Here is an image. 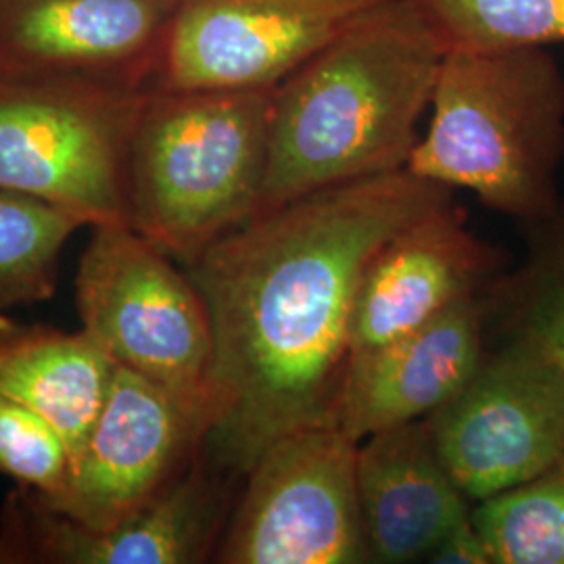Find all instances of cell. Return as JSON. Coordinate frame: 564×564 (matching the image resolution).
Instances as JSON below:
<instances>
[{"label":"cell","mask_w":564,"mask_h":564,"mask_svg":"<svg viewBox=\"0 0 564 564\" xmlns=\"http://www.w3.org/2000/svg\"><path fill=\"white\" fill-rule=\"evenodd\" d=\"M410 170L268 209L186 268L216 337L205 454L245 479L284 435L335 424L364 268L403 226L454 199Z\"/></svg>","instance_id":"1"},{"label":"cell","mask_w":564,"mask_h":564,"mask_svg":"<svg viewBox=\"0 0 564 564\" xmlns=\"http://www.w3.org/2000/svg\"><path fill=\"white\" fill-rule=\"evenodd\" d=\"M445 46L414 0H384L274 88L260 212L408 170Z\"/></svg>","instance_id":"2"},{"label":"cell","mask_w":564,"mask_h":564,"mask_svg":"<svg viewBox=\"0 0 564 564\" xmlns=\"http://www.w3.org/2000/svg\"><path fill=\"white\" fill-rule=\"evenodd\" d=\"M564 72L545 48L445 51L408 170L524 226L563 205Z\"/></svg>","instance_id":"3"},{"label":"cell","mask_w":564,"mask_h":564,"mask_svg":"<svg viewBox=\"0 0 564 564\" xmlns=\"http://www.w3.org/2000/svg\"><path fill=\"white\" fill-rule=\"evenodd\" d=\"M274 88H149L128 155V224L188 265L258 216Z\"/></svg>","instance_id":"4"},{"label":"cell","mask_w":564,"mask_h":564,"mask_svg":"<svg viewBox=\"0 0 564 564\" xmlns=\"http://www.w3.org/2000/svg\"><path fill=\"white\" fill-rule=\"evenodd\" d=\"M149 88L0 76V186L86 226L128 224V155Z\"/></svg>","instance_id":"5"},{"label":"cell","mask_w":564,"mask_h":564,"mask_svg":"<svg viewBox=\"0 0 564 564\" xmlns=\"http://www.w3.org/2000/svg\"><path fill=\"white\" fill-rule=\"evenodd\" d=\"M76 302L82 330L113 362L214 419V324L186 268L130 226H93Z\"/></svg>","instance_id":"6"},{"label":"cell","mask_w":564,"mask_h":564,"mask_svg":"<svg viewBox=\"0 0 564 564\" xmlns=\"http://www.w3.org/2000/svg\"><path fill=\"white\" fill-rule=\"evenodd\" d=\"M216 563H370L358 498V444L314 424L270 445L245 475Z\"/></svg>","instance_id":"7"},{"label":"cell","mask_w":564,"mask_h":564,"mask_svg":"<svg viewBox=\"0 0 564 564\" xmlns=\"http://www.w3.org/2000/svg\"><path fill=\"white\" fill-rule=\"evenodd\" d=\"M426 423L445 468L477 505L563 456L564 368L531 343L506 339Z\"/></svg>","instance_id":"8"},{"label":"cell","mask_w":564,"mask_h":564,"mask_svg":"<svg viewBox=\"0 0 564 564\" xmlns=\"http://www.w3.org/2000/svg\"><path fill=\"white\" fill-rule=\"evenodd\" d=\"M239 479L205 449L162 494L113 529H90L18 487L0 510V564H195L216 556Z\"/></svg>","instance_id":"9"},{"label":"cell","mask_w":564,"mask_h":564,"mask_svg":"<svg viewBox=\"0 0 564 564\" xmlns=\"http://www.w3.org/2000/svg\"><path fill=\"white\" fill-rule=\"evenodd\" d=\"M209 426L202 405L118 366L69 481L57 498L42 500L90 529H113L181 477Z\"/></svg>","instance_id":"10"},{"label":"cell","mask_w":564,"mask_h":564,"mask_svg":"<svg viewBox=\"0 0 564 564\" xmlns=\"http://www.w3.org/2000/svg\"><path fill=\"white\" fill-rule=\"evenodd\" d=\"M384 0H181L151 88H276Z\"/></svg>","instance_id":"11"},{"label":"cell","mask_w":564,"mask_h":564,"mask_svg":"<svg viewBox=\"0 0 564 564\" xmlns=\"http://www.w3.org/2000/svg\"><path fill=\"white\" fill-rule=\"evenodd\" d=\"M181 0H0V76L151 88Z\"/></svg>","instance_id":"12"},{"label":"cell","mask_w":564,"mask_h":564,"mask_svg":"<svg viewBox=\"0 0 564 564\" xmlns=\"http://www.w3.org/2000/svg\"><path fill=\"white\" fill-rule=\"evenodd\" d=\"M496 262V253L466 228L454 199L403 226L364 268L351 312L349 368L477 295Z\"/></svg>","instance_id":"13"},{"label":"cell","mask_w":564,"mask_h":564,"mask_svg":"<svg viewBox=\"0 0 564 564\" xmlns=\"http://www.w3.org/2000/svg\"><path fill=\"white\" fill-rule=\"evenodd\" d=\"M484 323V303L477 295L464 297L351 366L335 424L360 444L372 433L431 416L477 372L485 356Z\"/></svg>","instance_id":"14"},{"label":"cell","mask_w":564,"mask_h":564,"mask_svg":"<svg viewBox=\"0 0 564 564\" xmlns=\"http://www.w3.org/2000/svg\"><path fill=\"white\" fill-rule=\"evenodd\" d=\"M358 498L370 563H426L435 545L473 514L426 419L358 444Z\"/></svg>","instance_id":"15"},{"label":"cell","mask_w":564,"mask_h":564,"mask_svg":"<svg viewBox=\"0 0 564 564\" xmlns=\"http://www.w3.org/2000/svg\"><path fill=\"white\" fill-rule=\"evenodd\" d=\"M116 368L84 330L21 324L0 312V395L53 424L72 452V464L97 423Z\"/></svg>","instance_id":"16"},{"label":"cell","mask_w":564,"mask_h":564,"mask_svg":"<svg viewBox=\"0 0 564 564\" xmlns=\"http://www.w3.org/2000/svg\"><path fill=\"white\" fill-rule=\"evenodd\" d=\"M491 564H564V454L535 477L473 505Z\"/></svg>","instance_id":"17"},{"label":"cell","mask_w":564,"mask_h":564,"mask_svg":"<svg viewBox=\"0 0 564 564\" xmlns=\"http://www.w3.org/2000/svg\"><path fill=\"white\" fill-rule=\"evenodd\" d=\"M82 226L67 209L0 186V312L53 297L61 251Z\"/></svg>","instance_id":"18"},{"label":"cell","mask_w":564,"mask_h":564,"mask_svg":"<svg viewBox=\"0 0 564 564\" xmlns=\"http://www.w3.org/2000/svg\"><path fill=\"white\" fill-rule=\"evenodd\" d=\"M527 228V262L498 284L506 339L531 343L564 368V205Z\"/></svg>","instance_id":"19"},{"label":"cell","mask_w":564,"mask_h":564,"mask_svg":"<svg viewBox=\"0 0 564 564\" xmlns=\"http://www.w3.org/2000/svg\"><path fill=\"white\" fill-rule=\"evenodd\" d=\"M445 46L508 51L564 42V0H414Z\"/></svg>","instance_id":"20"},{"label":"cell","mask_w":564,"mask_h":564,"mask_svg":"<svg viewBox=\"0 0 564 564\" xmlns=\"http://www.w3.org/2000/svg\"><path fill=\"white\" fill-rule=\"evenodd\" d=\"M0 475L44 500L57 498L72 475V452L59 431L7 395H0Z\"/></svg>","instance_id":"21"},{"label":"cell","mask_w":564,"mask_h":564,"mask_svg":"<svg viewBox=\"0 0 564 564\" xmlns=\"http://www.w3.org/2000/svg\"><path fill=\"white\" fill-rule=\"evenodd\" d=\"M426 563L433 564H491L484 538L473 523V514L456 524L435 550L429 554Z\"/></svg>","instance_id":"22"}]
</instances>
